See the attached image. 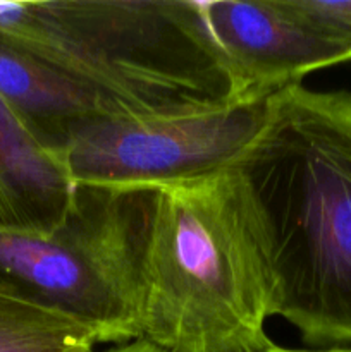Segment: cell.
<instances>
[{
  "instance_id": "8992f818",
  "label": "cell",
  "mask_w": 351,
  "mask_h": 352,
  "mask_svg": "<svg viewBox=\"0 0 351 352\" xmlns=\"http://www.w3.org/2000/svg\"><path fill=\"white\" fill-rule=\"evenodd\" d=\"M206 26L246 96H270L310 72L350 62L292 0L203 2Z\"/></svg>"
},
{
  "instance_id": "30bf717a",
  "label": "cell",
  "mask_w": 351,
  "mask_h": 352,
  "mask_svg": "<svg viewBox=\"0 0 351 352\" xmlns=\"http://www.w3.org/2000/svg\"><path fill=\"white\" fill-rule=\"evenodd\" d=\"M296 10L351 57V0H292Z\"/></svg>"
},
{
  "instance_id": "5b68a950",
  "label": "cell",
  "mask_w": 351,
  "mask_h": 352,
  "mask_svg": "<svg viewBox=\"0 0 351 352\" xmlns=\"http://www.w3.org/2000/svg\"><path fill=\"white\" fill-rule=\"evenodd\" d=\"M268 96L210 109L110 116L76 131L58 153L72 184L160 188L220 174L260 133Z\"/></svg>"
},
{
  "instance_id": "7c38bea8",
  "label": "cell",
  "mask_w": 351,
  "mask_h": 352,
  "mask_svg": "<svg viewBox=\"0 0 351 352\" xmlns=\"http://www.w3.org/2000/svg\"><path fill=\"white\" fill-rule=\"evenodd\" d=\"M255 352H351V347H337V349H288V347L275 346L274 342L268 347Z\"/></svg>"
},
{
  "instance_id": "6da1fadb",
  "label": "cell",
  "mask_w": 351,
  "mask_h": 352,
  "mask_svg": "<svg viewBox=\"0 0 351 352\" xmlns=\"http://www.w3.org/2000/svg\"><path fill=\"white\" fill-rule=\"evenodd\" d=\"M260 250L272 316L312 349L351 347V91L272 93L229 168Z\"/></svg>"
},
{
  "instance_id": "3957f363",
  "label": "cell",
  "mask_w": 351,
  "mask_h": 352,
  "mask_svg": "<svg viewBox=\"0 0 351 352\" xmlns=\"http://www.w3.org/2000/svg\"><path fill=\"white\" fill-rule=\"evenodd\" d=\"M267 270L231 170L153 188L140 274V340L164 352L272 344Z\"/></svg>"
},
{
  "instance_id": "277c9868",
  "label": "cell",
  "mask_w": 351,
  "mask_h": 352,
  "mask_svg": "<svg viewBox=\"0 0 351 352\" xmlns=\"http://www.w3.org/2000/svg\"><path fill=\"white\" fill-rule=\"evenodd\" d=\"M153 189L76 184L47 232L0 229V292L61 313L100 344L140 340V274Z\"/></svg>"
},
{
  "instance_id": "52a82bcc",
  "label": "cell",
  "mask_w": 351,
  "mask_h": 352,
  "mask_svg": "<svg viewBox=\"0 0 351 352\" xmlns=\"http://www.w3.org/2000/svg\"><path fill=\"white\" fill-rule=\"evenodd\" d=\"M0 98L57 158L76 131L100 117H110L100 100L79 82L3 40Z\"/></svg>"
},
{
  "instance_id": "7a4b0ae2",
  "label": "cell",
  "mask_w": 351,
  "mask_h": 352,
  "mask_svg": "<svg viewBox=\"0 0 351 352\" xmlns=\"http://www.w3.org/2000/svg\"><path fill=\"white\" fill-rule=\"evenodd\" d=\"M0 40L74 79L109 116L186 112L251 98L213 41L203 2H0Z\"/></svg>"
},
{
  "instance_id": "ba28073f",
  "label": "cell",
  "mask_w": 351,
  "mask_h": 352,
  "mask_svg": "<svg viewBox=\"0 0 351 352\" xmlns=\"http://www.w3.org/2000/svg\"><path fill=\"white\" fill-rule=\"evenodd\" d=\"M74 186L57 155L0 98V229L52 230L64 219Z\"/></svg>"
},
{
  "instance_id": "9c48e42d",
  "label": "cell",
  "mask_w": 351,
  "mask_h": 352,
  "mask_svg": "<svg viewBox=\"0 0 351 352\" xmlns=\"http://www.w3.org/2000/svg\"><path fill=\"white\" fill-rule=\"evenodd\" d=\"M98 344L83 323L0 292V352H92Z\"/></svg>"
},
{
  "instance_id": "8fae6325",
  "label": "cell",
  "mask_w": 351,
  "mask_h": 352,
  "mask_svg": "<svg viewBox=\"0 0 351 352\" xmlns=\"http://www.w3.org/2000/svg\"><path fill=\"white\" fill-rule=\"evenodd\" d=\"M92 352H164V351L157 349V347L145 342V340H134V342L123 344V346H112L105 351H92Z\"/></svg>"
}]
</instances>
